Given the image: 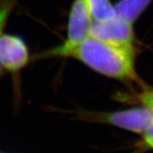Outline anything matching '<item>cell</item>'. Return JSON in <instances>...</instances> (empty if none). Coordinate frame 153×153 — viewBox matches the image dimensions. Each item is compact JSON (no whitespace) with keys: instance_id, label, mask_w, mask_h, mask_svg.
<instances>
[{"instance_id":"8992f818","label":"cell","mask_w":153,"mask_h":153,"mask_svg":"<svg viewBox=\"0 0 153 153\" xmlns=\"http://www.w3.org/2000/svg\"><path fill=\"white\" fill-rule=\"evenodd\" d=\"M152 0H119L115 4L116 14L134 23Z\"/></svg>"},{"instance_id":"277c9868","label":"cell","mask_w":153,"mask_h":153,"mask_svg":"<svg viewBox=\"0 0 153 153\" xmlns=\"http://www.w3.org/2000/svg\"><path fill=\"white\" fill-rule=\"evenodd\" d=\"M94 119L128 131L142 134L153 122V111L141 105L140 107L97 113Z\"/></svg>"},{"instance_id":"ba28073f","label":"cell","mask_w":153,"mask_h":153,"mask_svg":"<svg viewBox=\"0 0 153 153\" xmlns=\"http://www.w3.org/2000/svg\"><path fill=\"white\" fill-rule=\"evenodd\" d=\"M21 0H0V35L4 33L7 22Z\"/></svg>"},{"instance_id":"5b68a950","label":"cell","mask_w":153,"mask_h":153,"mask_svg":"<svg viewBox=\"0 0 153 153\" xmlns=\"http://www.w3.org/2000/svg\"><path fill=\"white\" fill-rule=\"evenodd\" d=\"M32 61L30 49L25 40L15 34L0 35V65L13 74L22 71Z\"/></svg>"},{"instance_id":"3957f363","label":"cell","mask_w":153,"mask_h":153,"mask_svg":"<svg viewBox=\"0 0 153 153\" xmlns=\"http://www.w3.org/2000/svg\"><path fill=\"white\" fill-rule=\"evenodd\" d=\"M89 37L117 46L135 48L134 23L117 14L102 21H94Z\"/></svg>"},{"instance_id":"8fae6325","label":"cell","mask_w":153,"mask_h":153,"mask_svg":"<svg viewBox=\"0 0 153 153\" xmlns=\"http://www.w3.org/2000/svg\"><path fill=\"white\" fill-rule=\"evenodd\" d=\"M1 70H2V66H1V65H0V71H1Z\"/></svg>"},{"instance_id":"30bf717a","label":"cell","mask_w":153,"mask_h":153,"mask_svg":"<svg viewBox=\"0 0 153 153\" xmlns=\"http://www.w3.org/2000/svg\"><path fill=\"white\" fill-rule=\"evenodd\" d=\"M143 141L148 148L153 150V122L142 134Z\"/></svg>"},{"instance_id":"52a82bcc","label":"cell","mask_w":153,"mask_h":153,"mask_svg":"<svg viewBox=\"0 0 153 153\" xmlns=\"http://www.w3.org/2000/svg\"><path fill=\"white\" fill-rule=\"evenodd\" d=\"M94 21H102L116 14L115 4L111 0H86Z\"/></svg>"},{"instance_id":"6da1fadb","label":"cell","mask_w":153,"mask_h":153,"mask_svg":"<svg viewBox=\"0 0 153 153\" xmlns=\"http://www.w3.org/2000/svg\"><path fill=\"white\" fill-rule=\"evenodd\" d=\"M65 58L77 60L102 76L141 85L135 67V48L117 46L88 37L71 49Z\"/></svg>"},{"instance_id":"7a4b0ae2","label":"cell","mask_w":153,"mask_h":153,"mask_svg":"<svg viewBox=\"0 0 153 153\" xmlns=\"http://www.w3.org/2000/svg\"><path fill=\"white\" fill-rule=\"evenodd\" d=\"M93 22L86 0H72L68 14L65 41L58 46L41 52L36 58H65L71 49L90 36Z\"/></svg>"},{"instance_id":"9c48e42d","label":"cell","mask_w":153,"mask_h":153,"mask_svg":"<svg viewBox=\"0 0 153 153\" xmlns=\"http://www.w3.org/2000/svg\"><path fill=\"white\" fill-rule=\"evenodd\" d=\"M136 100L141 105L153 111V88L144 87L142 92L136 95Z\"/></svg>"}]
</instances>
